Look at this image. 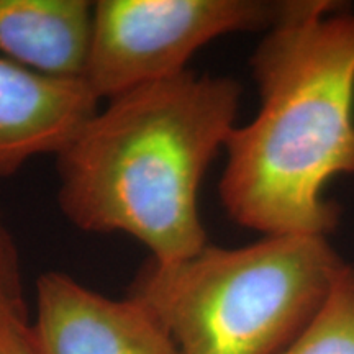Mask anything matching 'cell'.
Here are the masks:
<instances>
[{
  "label": "cell",
  "instance_id": "ba28073f",
  "mask_svg": "<svg viewBox=\"0 0 354 354\" xmlns=\"http://www.w3.org/2000/svg\"><path fill=\"white\" fill-rule=\"evenodd\" d=\"M282 354H354V266L346 263L320 312Z\"/></svg>",
  "mask_w": 354,
  "mask_h": 354
},
{
  "label": "cell",
  "instance_id": "277c9868",
  "mask_svg": "<svg viewBox=\"0 0 354 354\" xmlns=\"http://www.w3.org/2000/svg\"><path fill=\"white\" fill-rule=\"evenodd\" d=\"M289 0H100L94 2L84 82L97 99L176 77L214 39L266 33Z\"/></svg>",
  "mask_w": 354,
  "mask_h": 354
},
{
  "label": "cell",
  "instance_id": "5b68a950",
  "mask_svg": "<svg viewBox=\"0 0 354 354\" xmlns=\"http://www.w3.org/2000/svg\"><path fill=\"white\" fill-rule=\"evenodd\" d=\"M38 354H179L161 322L140 300H113L63 272L37 282Z\"/></svg>",
  "mask_w": 354,
  "mask_h": 354
},
{
  "label": "cell",
  "instance_id": "52a82bcc",
  "mask_svg": "<svg viewBox=\"0 0 354 354\" xmlns=\"http://www.w3.org/2000/svg\"><path fill=\"white\" fill-rule=\"evenodd\" d=\"M92 25L86 0H0V53L44 76L84 81Z\"/></svg>",
  "mask_w": 354,
  "mask_h": 354
},
{
  "label": "cell",
  "instance_id": "7a4b0ae2",
  "mask_svg": "<svg viewBox=\"0 0 354 354\" xmlns=\"http://www.w3.org/2000/svg\"><path fill=\"white\" fill-rule=\"evenodd\" d=\"M241 87L184 71L107 100L57 154V202L88 233H127L159 264L209 245L198 189L236 127Z\"/></svg>",
  "mask_w": 354,
  "mask_h": 354
},
{
  "label": "cell",
  "instance_id": "8992f818",
  "mask_svg": "<svg viewBox=\"0 0 354 354\" xmlns=\"http://www.w3.org/2000/svg\"><path fill=\"white\" fill-rule=\"evenodd\" d=\"M99 110L84 81L44 76L0 56V177L59 154Z\"/></svg>",
  "mask_w": 354,
  "mask_h": 354
},
{
  "label": "cell",
  "instance_id": "3957f363",
  "mask_svg": "<svg viewBox=\"0 0 354 354\" xmlns=\"http://www.w3.org/2000/svg\"><path fill=\"white\" fill-rule=\"evenodd\" d=\"M346 266L328 236L269 234L151 259L130 297L154 313L179 354H282L315 318Z\"/></svg>",
  "mask_w": 354,
  "mask_h": 354
},
{
  "label": "cell",
  "instance_id": "6da1fadb",
  "mask_svg": "<svg viewBox=\"0 0 354 354\" xmlns=\"http://www.w3.org/2000/svg\"><path fill=\"white\" fill-rule=\"evenodd\" d=\"M250 64L259 109L225 145L221 205L263 236H330L342 207L325 189L354 176V13L335 0H289Z\"/></svg>",
  "mask_w": 354,
  "mask_h": 354
},
{
  "label": "cell",
  "instance_id": "30bf717a",
  "mask_svg": "<svg viewBox=\"0 0 354 354\" xmlns=\"http://www.w3.org/2000/svg\"><path fill=\"white\" fill-rule=\"evenodd\" d=\"M0 354H38L28 317L0 307Z\"/></svg>",
  "mask_w": 354,
  "mask_h": 354
},
{
  "label": "cell",
  "instance_id": "9c48e42d",
  "mask_svg": "<svg viewBox=\"0 0 354 354\" xmlns=\"http://www.w3.org/2000/svg\"><path fill=\"white\" fill-rule=\"evenodd\" d=\"M0 307L26 315L20 254L0 214Z\"/></svg>",
  "mask_w": 354,
  "mask_h": 354
}]
</instances>
